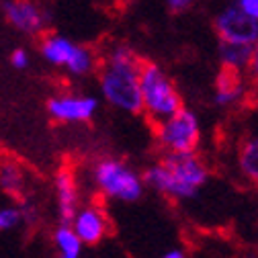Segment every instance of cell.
Returning a JSON list of instances; mask_svg holds the SVG:
<instances>
[{"label":"cell","instance_id":"cell-1","mask_svg":"<svg viewBox=\"0 0 258 258\" xmlns=\"http://www.w3.org/2000/svg\"><path fill=\"white\" fill-rule=\"evenodd\" d=\"M144 184L174 199L186 201L197 197V192L209 178V168L195 152H166L160 162L152 164L142 176Z\"/></svg>","mask_w":258,"mask_h":258},{"label":"cell","instance_id":"cell-2","mask_svg":"<svg viewBox=\"0 0 258 258\" xmlns=\"http://www.w3.org/2000/svg\"><path fill=\"white\" fill-rule=\"evenodd\" d=\"M140 63L138 55L123 45L113 47L101 70V90L105 99L127 113L142 111L140 96Z\"/></svg>","mask_w":258,"mask_h":258},{"label":"cell","instance_id":"cell-3","mask_svg":"<svg viewBox=\"0 0 258 258\" xmlns=\"http://www.w3.org/2000/svg\"><path fill=\"white\" fill-rule=\"evenodd\" d=\"M140 96H142V111L154 121L160 123L174 115L180 107V94L164 74L162 68H158L152 61L140 63Z\"/></svg>","mask_w":258,"mask_h":258},{"label":"cell","instance_id":"cell-4","mask_svg":"<svg viewBox=\"0 0 258 258\" xmlns=\"http://www.w3.org/2000/svg\"><path fill=\"white\" fill-rule=\"evenodd\" d=\"M90 178L96 190H101V195L119 203L138 201L146 186L142 174L117 158H101L92 166Z\"/></svg>","mask_w":258,"mask_h":258},{"label":"cell","instance_id":"cell-5","mask_svg":"<svg viewBox=\"0 0 258 258\" xmlns=\"http://www.w3.org/2000/svg\"><path fill=\"white\" fill-rule=\"evenodd\" d=\"M158 144L166 152H195L201 142V125L197 115L188 109H178L168 119L156 123Z\"/></svg>","mask_w":258,"mask_h":258},{"label":"cell","instance_id":"cell-6","mask_svg":"<svg viewBox=\"0 0 258 258\" xmlns=\"http://www.w3.org/2000/svg\"><path fill=\"white\" fill-rule=\"evenodd\" d=\"M215 29L225 43H248L254 45L258 39V23L238 7L225 9L215 19Z\"/></svg>","mask_w":258,"mask_h":258},{"label":"cell","instance_id":"cell-7","mask_svg":"<svg viewBox=\"0 0 258 258\" xmlns=\"http://www.w3.org/2000/svg\"><path fill=\"white\" fill-rule=\"evenodd\" d=\"M68 225L84 246L99 244L109 234V219L101 205H82L74 211Z\"/></svg>","mask_w":258,"mask_h":258},{"label":"cell","instance_id":"cell-8","mask_svg":"<svg viewBox=\"0 0 258 258\" xmlns=\"http://www.w3.org/2000/svg\"><path fill=\"white\" fill-rule=\"evenodd\" d=\"M99 107L94 96H55L47 103L49 115L59 123H84Z\"/></svg>","mask_w":258,"mask_h":258},{"label":"cell","instance_id":"cell-9","mask_svg":"<svg viewBox=\"0 0 258 258\" xmlns=\"http://www.w3.org/2000/svg\"><path fill=\"white\" fill-rule=\"evenodd\" d=\"M55 201H57V215L61 223H68L74 215V211L80 207V192L78 182L72 170H59L55 174Z\"/></svg>","mask_w":258,"mask_h":258},{"label":"cell","instance_id":"cell-10","mask_svg":"<svg viewBox=\"0 0 258 258\" xmlns=\"http://www.w3.org/2000/svg\"><path fill=\"white\" fill-rule=\"evenodd\" d=\"M5 13L15 27H19L21 31H27V33H35L43 25L41 13L31 0H7Z\"/></svg>","mask_w":258,"mask_h":258},{"label":"cell","instance_id":"cell-11","mask_svg":"<svg viewBox=\"0 0 258 258\" xmlns=\"http://www.w3.org/2000/svg\"><path fill=\"white\" fill-rule=\"evenodd\" d=\"M242 94H244V84L240 80V72L232 68H223L215 86V103L219 107H230L242 99Z\"/></svg>","mask_w":258,"mask_h":258},{"label":"cell","instance_id":"cell-12","mask_svg":"<svg viewBox=\"0 0 258 258\" xmlns=\"http://www.w3.org/2000/svg\"><path fill=\"white\" fill-rule=\"evenodd\" d=\"M27 176L17 160H0V188L11 197H21L25 192Z\"/></svg>","mask_w":258,"mask_h":258},{"label":"cell","instance_id":"cell-13","mask_svg":"<svg viewBox=\"0 0 258 258\" xmlns=\"http://www.w3.org/2000/svg\"><path fill=\"white\" fill-rule=\"evenodd\" d=\"M256 49L254 45L248 43H221L219 47V57L223 61V68H232V70H242L250 63H254Z\"/></svg>","mask_w":258,"mask_h":258},{"label":"cell","instance_id":"cell-14","mask_svg":"<svg viewBox=\"0 0 258 258\" xmlns=\"http://www.w3.org/2000/svg\"><path fill=\"white\" fill-rule=\"evenodd\" d=\"M53 242H55V250L59 258H82L84 244L80 242V238L74 234V230L68 223H61L55 230Z\"/></svg>","mask_w":258,"mask_h":258},{"label":"cell","instance_id":"cell-15","mask_svg":"<svg viewBox=\"0 0 258 258\" xmlns=\"http://www.w3.org/2000/svg\"><path fill=\"white\" fill-rule=\"evenodd\" d=\"M74 43L66 37H57V35H51V37H45L43 45H41V53L47 61L55 63V66H66L72 51H74Z\"/></svg>","mask_w":258,"mask_h":258},{"label":"cell","instance_id":"cell-16","mask_svg":"<svg viewBox=\"0 0 258 258\" xmlns=\"http://www.w3.org/2000/svg\"><path fill=\"white\" fill-rule=\"evenodd\" d=\"M238 168L242 176L256 180L258 178V142L256 138H248L238 154Z\"/></svg>","mask_w":258,"mask_h":258},{"label":"cell","instance_id":"cell-17","mask_svg":"<svg viewBox=\"0 0 258 258\" xmlns=\"http://www.w3.org/2000/svg\"><path fill=\"white\" fill-rule=\"evenodd\" d=\"M66 66H68V70H70L72 74H86V72H90L92 66H94L92 51L86 49V47H78V45H76Z\"/></svg>","mask_w":258,"mask_h":258},{"label":"cell","instance_id":"cell-18","mask_svg":"<svg viewBox=\"0 0 258 258\" xmlns=\"http://www.w3.org/2000/svg\"><path fill=\"white\" fill-rule=\"evenodd\" d=\"M21 225V211L19 207H3L0 209V234H7Z\"/></svg>","mask_w":258,"mask_h":258},{"label":"cell","instance_id":"cell-19","mask_svg":"<svg viewBox=\"0 0 258 258\" xmlns=\"http://www.w3.org/2000/svg\"><path fill=\"white\" fill-rule=\"evenodd\" d=\"M17 207L21 211V223H35V219H37V207L33 205V201H23Z\"/></svg>","mask_w":258,"mask_h":258},{"label":"cell","instance_id":"cell-20","mask_svg":"<svg viewBox=\"0 0 258 258\" xmlns=\"http://www.w3.org/2000/svg\"><path fill=\"white\" fill-rule=\"evenodd\" d=\"M11 63H13L17 70L27 68V66H29V55H27V51H25V49H15L13 55H11Z\"/></svg>","mask_w":258,"mask_h":258},{"label":"cell","instance_id":"cell-21","mask_svg":"<svg viewBox=\"0 0 258 258\" xmlns=\"http://www.w3.org/2000/svg\"><path fill=\"white\" fill-rule=\"evenodd\" d=\"M238 9H242L246 15H250V17H258V0H238V5H236Z\"/></svg>","mask_w":258,"mask_h":258},{"label":"cell","instance_id":"cell-22","mask_svg":"<svg viewBox=\"0 0 258 258\" xmlns=\"http://www.w3.org/2000/svg\"><path fill=\"white\" fill-rule=\"evenodd\" d=\"M190 3H192V0H168V7H170V11L180 13V11L188 9V7H190Z\"/></svg>","mask_w":258,"mask_h":258},{"label":"cell","instance_id":"cell-23","mask_svg":"<svg viewBox=\"0 0 258 258\" xmlns=\"http://www.w3.org/2000/svg\"><path fill=\"white\" fill-rule=\"evenodd\" d=\"M162 258H186V256H184V252H182L180 248H172V250L164 252V254H162Z\"/></svg>","mask_w":258,"mask_h":258}]
</instances>
